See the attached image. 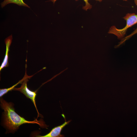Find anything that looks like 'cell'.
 Wrapping results in <instances>:
<instances>
[{"label":"cell","mask_w":137,"mask_h":137,"mask_svg":"<svg viewBox=\"0 0 137 137\" xmlns=\"http://www.w3.org/2000/svg\"><path fill=\"white\" fill-rule=\"evenodd\" d=\"M0 102L1 107L4 111V124L9 132H14L21 125L26 123L37 124L42 127L47 126L44 122L38 121L37 119L29 121L20 116L15 112L12 104L7 102L2 98L0 99Z\"/></svg>","instance_id":"obj_1"},{"label":"cell","mask_w":137,"mask_h":137,"mask_svg":"<svg viewBox=\"0 0 137 137\" xmlns=\"http://www.w3.org/2000/svg\"><path fill=\"white\" fill-rule=\"evenodd\" d=\"M126 21V25L123 28L118 29L115 26H112L108 33L116 36L118 39H123L127 29L137 23V14L134 13H128L123 18Z\"/></svg>","instance_id":"obj_2"},{"label":"cell","mask_w":137,"mask_h":137,"mask_svg":"<svg viewBox=\"0 0 137 137\" xmlns=\"http://www.w3.org/2000/svg\"><path fill=\"white\" fill-rule=\"evenodd\" d=\"M28 76L21 84V86L19 88H14L13 90L20 91L21 93L24 94L26 97L30 99L36 109L38 114V117L39 116V113L37 109L36 103V98L37 95V91H32L30 90L27 86V82L28 81V79L31 78L32 76Z\"/></svg>","instance_id":"obj_3"},{"label":"cell","mask_w":137,"mask_h":137,"mask_svg":"<svg viewBox=\"0 0 137 137\" xmlns=\"http://www.w3.org/2000/svg\"><path fill=\"white\" fill-rule=\"evenodd\" d=\"M71 121H65L63 123L59 126L56 127L53 129L48 134L44 135H38L36 136L39 137H61L64 136L61 134L62 129L70 122Z\"/></svg>","instance_id":"obj_4"},{"label":"cell","mask_w":137,"mask_h":137,"mask_svg":"<svg viewBox=\"0 0 137 137\" xmlns=\"http://www.w3.org/2000/svg\"><path fill=\"white\" fill-rule=\"evenodd\" d=\"M12 36L11 35L6 38L5 40L6 45V53L4 59L0 67V71L3 68L8 67L9 66L8 53L9 51V47L12 42Z\"/></svg>","instance_id":"obj_5"},{"label":"cell","mask_w":137,"mask_h":137,"mask_svg":"<svg viewBox=\"0 0 137 137\" xmlns=\"http://www.w3.org/2000/svg\"><path fill=\"white\" fill-rule=\"evenodd\" d=\"M10 3H14L19 6H24L30 8V7L24 2L23 0H4L1 4V7L3 8L7 5Z\"/></svg>","instance_id":"obj_6"},{"label":"cell","mask_w":137,"mask_h":137,"mask_svg":"<svg viewBox=\"0 0 137 137\" xmlns=\"http://www.w3.org/2000/svg\"><path fill=\"white\" fill-rule=\"evenodd\" d=\"M28 76L27 75L26 73V72L25 74L24 77L21 80H20L18 83H16L12 86L10 87L7 88H5L3 89H0V97H1L4 94H6L8 92L10 91H11L12 90H13L14 88H15V87L17 86L18 84L21 83V84L24 80Z\"/></svg>","instance_id":"obj_7"},{"label":"cell","mask_w":137,"mask_h":137,"mask_svg":"<svg viewBox=\"0 0 137 137\" xmlns=\"http://www.w3.org/2000/svg\"><path fill=\"white\" fill-rule=\"evenodd\" d=\"M57 0H51L50 1H51L53 2V3L54 4L55 2ZM76 1H77L78 0H75ZM90 0H83L85 3V5L83 6L82 8L83 9L85 10V11H87L88 9H90L92 7V6L91 5L89 2L88 1ZM97 1H98L99 2H101L102 1V0H95Z\"/></svg>","instance_id":"obj_8"},{"label":"cell","mask_w":137,"mask_h":137,"mask_svg":"<svg viewBox=\"0 0 137 137\" xmlns=\"http://www.w3.org/2000/svg\"><path fill=\"white\" fill-rule=\"evenodd\" d=\"M137 33V26L135 30L133 31L129 35L126 36L124 38L122 39V41H121V43H122L125 42L126 40L129 38L134 35Z\"/></svg>","instance_id":"obj_9"},{"label":"cell","mask_w":137,"mask_h":137,"mask_svg":"<svg viewBox=\"0 0 137 137\" xmlns=\"http://www.w3.org/2000/svg\"><path fill=\"white\" fill-rule=\"evenodd\" d=\"M134 1L135 5L137 6V0H134Z\"/></svg>","instance_id":"obj_10"},{"label":"cell","mask_w":137,"mask_h":137,"mask_svg":"<svg viewBox=\"0 0 137 137\" xmlns=\"http://www.w3.org/2000/svg\"><path fill=\"white\" fill-rule=\"evenodd\" d=\"M123 1H127V0H123Z\"/></svg>","instance_id":"obj_11"}]
</instances>
